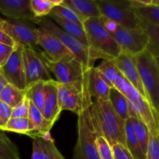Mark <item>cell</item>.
Masks as SVG:
<instances>
[{
	"label": "cell",
	"instance_id": "obj_1",
	"mask_svg": "<svg viewBox=\"0 0 159 159\" xmlns=\"http://www.w3.org/2000/svg\"><path fill=\"white\" fill-rule=\"evenodd\" d=\"M89 112L97 137L105 138L111 146L120 144L126 147L125 121L116 114L110 101L93 100Z\"/></svg>",
	"mask_w": 159,
	"mask_h": 159
},
{
	"label": "cell",
	"instance_id": "obj_2",
	"mask_svg": "<svg viewBox=\"0 0 159 159\" xmlns=\"http://www.w3.org/2000/svg\"><path fill=\"white\" fill-rule=\"evenodd\" d=\"M86 35L88 48L95 60H113L122 52L117 42L105 29L99 18H89L82 25Z\"/></svg>",
	"mask_w": 159,
	"mask_h": 159
},
{
	"label": "cell",
	"instance_id": "obj_3",
	"mask_svg": "<svg viewBox=\"0 0 159 159\" xmlns=\"http://www.w3.org/2000/svg\"><path fill=\"white\" fill-rule=\"evenodd\" d=\"M113 85L128 99L130 107L138 118L145 124L150 134L159 137V114L148 100L129 83L121 73L115 78Z\"/></svg>",
	"mask_w": 159,
	"mask_h": 159
},
{
	"label": "cell",
	"instance_id": "obj_4",
	"mask_svg": "<svg viewBox=\"0 0 159 159\" xmlns=\"http://www.w3.org/2000/svg\"><path fill=\"white\" fill-rule=\"evenodd\" d=\"M101 23L119 44L124 53L136 56L148 48L149 38L142 27L138 29H127L107 17H99Z\"/></svg>",
	"mask_w": 159,
	"mask_h": 159
},
{
	"label": "cell",
	"instance_id": "obj_5",
	"mask_svg": "<svg viewBox=\"0 0 159 159\" xmlns=\"http://www.w3.org/2000/svg\"><path fill=\"white\" fill-rule=\"evenodd\" d=\"M137 68L147 100L159 113V65L158 58L148 49L135 56Z\"/></svg>",
	"mask_w": 159,
	"mask_h": 159
},
{
	"label": "cell",
	"instance_id": "obj_6",
	"mask_svg": "<svg viewBox=\"0 0 159 159\" xmlns=\"http://www.w3.org/2000/svg\"><path fill=\"white\" fill-rule=\"evenodd\" d=\"M88 102L78 113V138L73 151V159H99L96 148V133L90 116Z\"/></svg>",
	"mask_w": 159,
	"mask_h": 159
},
{
	"label": "cell",
	"instance_id": "obj_7",
	"mask_svg": "<svg viewBox=\"0 0 159 159\" xmlns=\"http://www.w3.org/2000/svg\"><path fill=\"white\" fill-rule=\"evenodd\" d=\"M34 23L38 25L40 27L43 28L55 36L65 45V48L74 55L76 60L80 62L83 66L89 69L94 67L96 60L93 57L89 48L65 33L49 17L37 18L34 21Z\"/></svg>",
	"mask_w": 159,
	"mask_h": 159
},
{
	"label": "cell",
	"instance_id": "obj_8",
	"mask_svg": "<svg viewBox=\"0 0 159 159\" xmlns=\"http://www.w3.org/2000/svg\"><path fill=\"white\" fill-rule=\"evenodd\" d=\"M89 76L85 81L69 84L57 83V100L61 111L79 113L88 102L93 101L88 88Z\"/></svg>",
	"mask_w": 159,
	"mask_h": 159
},
{
	"label": "cell",
	"instance_id": "obj_9",
	"mask_svg": "<svg viewBox=\"0 0 159 159\" xmlns=\"http://www.w3.org/2000/svg\"><path fill=\"white\" fill-rule=\"evenodd\" d=\"M101 15L127 29L141 27L130 6V0H97Z\"/></svg>",
	"mask_w": 159,
	"mask_h": 159
},
{
	"label": "cell",
	"instance_id": "obj_10",
	"mask_svg": "<svg viewBox=\"0 0 159 159\" xmlns=\"http://www.w3.org/2000/svg\"><path fill=\"white\" fill-rule=\"evenodd\" d=\"M50 72L53 73L56 82L60 84H69L83 82L88 78L89 70L75 58L52 61L41 52Z\"/></svg>",
	"mask_w": 159,
	"mask_h": 159
},
{
	"label": "cell",
	"instance_id": "obj_11",
	"mask_svg": "<svg viewBox=\"0 0 159 159\" xmlns=\"http://www.w3.org/2000/svg\"><path fill=\"white\" fill-rule=\"evenodd\" d=\"M22 57L26 89L39 81L53 80L41 52H37L34 48L23 46Z\"/></svg>",
	"mask_w": 159,
	"mask_h": 159
},
{
	"label": "cell",
	"instance_id": "obj_12",
	"mask_svg": "<svg viewBox=\"0 0 159 159\" xmlns=\"http://www.w3.org/2000/svg\"><path fill=\"white\" fill-rule=\"evenodd\" d=\"M35 24L23 20L0 19V30L6 33L17 44L34 48L37 45Z\"/></svg>",
	"mask_w": 159,
	"mask_h": 159
},
{
	"label": "cell",
	"instance_id": "obj_13",
	"mask_svg": "<svg viewBox=\"0 0 159 159\" xmlns=\"http://www.w3.org/2000/svg\"><path fill=\"white\" fill-rule=\"evenodd\" d=\"M22 51L23 46L16 43L13 51L6 63L0 67V68L8 83L20 89L26 90Z\"/></svg>",
	"mask_w": 159,
	"mask_h": 159
},
{
	"label": "cell",
	"instance_id": "obj_14",
	"mask_svg": "<svg viewBox=\"0 0 159 159\" xmlns=\"http://www.w3.org/2000/svg\"><path fill=\"white\" fill-rule=\"evenodd\" d=\"M37 45L44 50V54L52 61L75 58L54 35L43 28H36Z\"/></svg>",
	"mask_w": 159,
	"mask_h": 159
},
{
	"label": "cell",
	"instance_id": "obj_15",
	"mask_svg": "<svg viewBox=\"0 0 159 159\" xmlns=\"http://www.w3.org/2000/svg\"><path fill=\"white\" fill-rule=\"evenodd\" d=\"M113 60L123 76L147 100V96L137 68L135 56L121 52L118 57Z\"/></svg>",
	"mask_w": 159,
	"mask_h": 159
},
{
	"label": "cell",
	"instance_id": "obj_16",
	"mask_svg": "<svg viewBox=\"0 0 159 159\" xmlns=\"http://www.w3.org/2000/svg\"><path fill=\"white\" fill-rule=\"evenodd\" d=\"M57 82L54 79L44 82V101L41 113L50 129L52 128L61 113L57 100Z\"/></svg>",
	"mask_w": 159,
	"mask_h": 159
},
{
	"label": "cell",
	"instance_id": "obj_17",
	"mask_svg": "<svg viewBox=\"0 0 159 159\" xmlns=\"http://www.w3.org/2000/svg\"><path fill=\"white\" fill-rule=\"evenodd\" d=\"M0 12L9 20H36L30 8V0H0Z\"/></svg>",
	"mask_w": 159,
	"mask_h": 159
},
{
	"label": "cell",
	"instance_id": "obj_18",
	"mask_svg": "<svg viewBox=\"0 0 159 159\" xmlns=\"http://www.w3.org/2000/svg\"><path fill=\"white\" fill-rule=\"evenodd\" d=\"M32 159H65L54 144L51 134L33 139Z\"/></svg>",
	"mask_w": 159,
	"mask_h": 159
},
{
	"label": "cell",
	"instance_id": "obj_19",
	"mask_svg": "<svg viewBox=\"0 0 159 159\" xmlns=\"http://www.w3.org/2000/svg\"><path fill=\"white\" fill-rule=\"evenodd\" d=\"M88 88L89 95L95 100H109L110 87L102 79L96 67L89 70V73Z\"/></svg>",
	"mask_w": 159,
	"mask_h": 159
},
{
	"label": "cell",
	"instance_id": "obj_20",
	"mask_svg": "<svg viewBox=\"0 0 159 159\" xmlns=\"http://www.w3.org/2000/svg\"><path fill=\"white\" fill-rule=\"evenodd\" d=\"M62 5L72 9L85 20L102 16L96 0H63Z\"/></svg>",
	"mask_w": 159,
	"mask_h": 159
},
{
	"label": "cell",
	"instance_id": "obj_21",
	"mask_svg": "<svg viewBox=\"0 0 159 159\" xmlns=\"http://www.w3.org/2000/svg\"><path fill=\"white\" fill-rule=\"evenodd\" d=\"M109 101L116 114L123 120L125 121L126 120L130 117V113L133 109L130 107L128 99L114 87L110 88Z\"/></svg>",
	"mask_w": 159,
	"mask_h": 159
},
{
	"label": "cell",
	"instance_id": "obj_22",
	"mask_svg": "<svg viewBox=\"0 0 159 159\" xmlns=\"http://www.w3.org/2000/svg\"><path fill=\"white\" fill-rule=\"evenodd\" d=\"M51 20L55 22L56 24L59 26L61 30H63L65 33L71 35L76 40H79V42L84 44L85 46L88 47V42H87L86 35H85V30L82 26L77 24V23H72V22L68 21L66 20L60 18L57 16L49 14L48 16Z\"/></svg>",
	"mask_w": 159,
	"mask_h": 159
},
{
	"label": "cell",
	"instance_id": "obj_23",
	"mask_svg": "<svg viewBox=\"0 0 159 159\" xmlns=\"http://www.w3.org/2000/svg\"><path fill=\"white\" fill-rule=\"evenodd\" d=\"M126 148L134 159H146V155L143 152L139 141L135 135L130 118L125 120Z\"/></svg>",
	"mask_w": 159,
	"mask_h": 159
},
{
	"label": "cell",
	"instance_id": "obj_24",
	"mask_svg": "<svg viewBox=\"0 0 159 159\" xmlns=\"http://www.w3.org/2000/svg\"><path fill=\"white\" fill-rule=\"evenodd\" d=\"M131 7L141 23L159 26V6H131Z\"/></svg>",
	"mask_w": 159,
	"mask_h": 159
},
{
	"label": "cell",
	"instance_id": "obj_25",
	"mask_svg": "<svg viewBox=\"0 0 159 159\" xmlns=\"http://www.w3.org/2000/svg\"><path fill=\"white\" fill-rule=\"evenodd\" d=\"M130 120H131L135 135H136L137 138H138V141L141 144L143 152L146 155L148 146L149 138H150V133L148 131V129L147 128L145 124L143 123V121L138 118V116L134 113V110H132L131 113H130Z\"/></svg>",
	"mask_w": 159,
	"mask_h": 159
},
{
	"label": "cell",
	"instance_id": "obj_26",
	"mask_svg": "<svg viewBox=\"0 0 159 159\" xmlns=\"http://www.w3.org/2000/svg\"><path fill=\"white\" fill-rule=\"evenodd\" d=\"M26 90H22L8 83L0 93V101L14 108L26 96Z\"/></svg>",
	"mask_w": 159,
	"mask_h": 159
},
{
	"label": "cell",
	"instance_id": "obj_27",
	"mask_svg": "<svg viewBox=\"0 0 159 159\" xmlns=\"http://www.w3.org/2000/svg\"><path fill=\"white\" fill-rule=\"evenodd\" d=\"M33 130V126L29 118L11 117L4 127H1L2 131L14 132L22 134H26Z\"/></svg>",
	"mask_w": 159,
	"mask_h": 159
},
{
	"label": "cell",
	"instance_id": "obj_28",
	"mask_svg": "<svg viewBox=\"0 0 159 159\" xmlns=\"http://www.w3.org/2000/svg\"><path fill=\"white\" fill-rule=\"evenodd\" d=\"M96 68L109 86L113 88V80L121 73L115 65L113 60H102V61L96 67Z\"/></svg>",
	"mask_w": 159,
	"mask_h": 159
},
{
	"label": "cell",
	"instance_id": "obj_29",
	"mask_svg": "<svg viewBox=\"0 0 159 159\" xmlns=\"http://www.w3.org/2000/svg\"><path fill=\"white\" fill-rule=\"evenodd\" d=\"M0 159H20L17 146L0 130Z\"/></svg>",
	"mask_w": 159,
	"mask_h": 159
},
{
	"label": "cell",
	"instance_id": "obj_30",
	"mask_svg": "<svg viewBox=\"0 0 159 159\" xmlns=\"http://www.w3.org/2000/svg\"><path fill=\"white\" fill-rule=\"evenodd\" d=\"M44 82L39 81L26 89V96L30 102L41 111L44 101Z\"/></svg>",
	"mask_w": 159,
	"mask_h": 159
},
{
	"label": "cell",
	"instance_id": "obj_31",
	"mask_svg": "<svg viewBox=\"0 0 159 159\" xmlns=\"http://www.w3.org/2000/svg\"><path fill=\"white\" fill-rule=\"evenodd\" d=\"M50 14L57 16L60 18L68 20V21L77 23L80 26H82L84 21H85V20L82 17H81L75 11L62 4L54 6L52 10H51V12H50Z\"/></svg>",
	"mask_w": 159,
	"mask_h": 159
},
{
	"label": "cell",
	"instance_id": "obj_32",
	"mask_svg": "<svg viewBox=\"0 0 159 159\" xmlns=\"http://www.w3.org/2000/svg\"><path fill=\"white\" fill-rule=\"evenodd\" d=\"M141 24V27L144 29L149 38L148 46L147 49L155 56L158 58V43H159V26L149 24Z\"/></svg>",
	"mask_w": 159,
	"mask_h": 159
},
{
	"label": "cell",
	"instance_id": "obj_33",
	"mask_svg": "<svg viewBox=\"0 0 159 159\" xmlns=\"http://www.w3.org/2000/svg\"><path fill=\"white\" fill-rule=\"evenodd\" d=\"M30 8L36 18L48 16L55 6L53 0H30Z\"/></svg>",
	"mask_w": 159,
	"mask_h": 159
},
{
	"label": "cell",
	"instance_id": "obj_34",
	"mask_svg": "<svg viewBox=\"0 0 159 159\" xmlns=\"http://www.w3.org/2000/svg\"><path fill=\"white\" fill-rule=\"evenodd\" d=\"M99 159H114L112 146L102 136H98L96 140Z\"/></svg>",
	"mask_w": 159,
	"mask_h": 159
},
{
	"label": "cell",
	"instance_id": "obj_35",
	"mask_svg": "<svg viewBox=\"0 0 159 159\" xmlns=\"http://www.w3.org/2000/svg\"><path fill=\"white\" fill-rule=\"evenodd\" d=\"M30 102V99L26 95L23 100L14 108H12V117L29 118Z\"/></svg>",
	"mask_w": 159,
	"mask_h": 159
},
{
	"label": "cell",
	"instance_id": "obj_36",
	"mask_svg": "<svg viewBox=\"0 0 159 159\" xmlns=\"http://www.w3.org/2000/svg\"><path fill=\"white\" fill-rule=\"evenodd\" d=\"M159 137L150 134L146 159H159Z\"/></svg>",
	"mask_w": 159,
	"mask_h": 159
},
{
	"label": "cell",
	"instance_id": "obj_37",
	"mask_svg": "<svg viewBox=\"0 0 159 159\" xmlns=\"http://www.w3.org/2000/svg\"><path fill=\"white\" fill-rule=\"evenodd\" d=\"M114 159H134L127 148L120 144L112 145Z\"/></svg>",
	"mask_w": 159,
	"mask_h": 159
},
{
	"label": "cell",
	"instance_id": "obj_38",
	"mask_svg": "<svg viewBox=\"0 0 159 159\" xmlns=\"http://www.w3.org/2000/svg\"><path fill=\"white\" fill-rule=\"evenodd\" d=\"M12 108L5 102L0 101V128L4 127L12 117Z\"/></svg>",
	"mask_w": 159,
	"mask_h": 159
},
{
	"label": "cell",
	"instance_id": "obj_39",
	"mask_svg": "<svg viewBox=\"0 0 159 159\" xmlns=\"http://www.w3.org/2000/svg\"><path fill=\"white\" fill-rule=\"evenodd\" d=\"M13 49L14 46H9L5 43H0V67H2L6 63L10 54L13 51Z\"/></svg>",
	"mask_w": 159,
	"mask_h": 159
},
{
	"label": "cell",
	"instance_id": "obj_40",
	"mask_svg": "<svg viewBox=\"0 0 159 159\" xmlns=\"http://www.w3.org/2000/svg\"><path fill=\"white\" fill-rule=\"evenodd\" d=\"M131 6H159L158 0H130Z\"/></svg>",
	"mask_w": 159,
	"mask_h": 159
},
{
	"label": "cell",
	"instance_id": "obj_41",
	"mask_svg": "<svg viewBox=\"0 0 159 159\" xmlns=\"http://www.w3.org/2000/svg\"><path fill=\"white\" fill-rule=\"evenodd\" d=\"M0 43L9 45V46H15V42L2 30H0Z\"/></svg>",
	"mask_w": 159,
	"mask_h": 159
},
{
	"label": "cell",
	"instance_id": "obj_42",
	"mask_svg": "<svg viewBox=\"0 0 159 159\" xmlns=\"http://www.w3.org/2000/svg\"><path fill=\"white\" fill-rule=\"evenodd\" d=\"M7 84H8L7 81L6 80L5 77L3 76L2 73V71H1V68H0V93H1L2 89L4 88Z\"/></svg>",
	"mask_w": 159,
	"mask_h": 159
}]
</instances>
